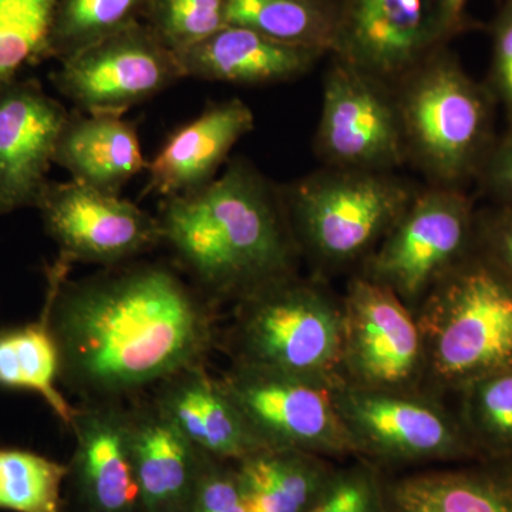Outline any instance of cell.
I'll return each mask as SVG.
<instances>
[{
    "instance_id": "44dd1931",
    "label": "cell",
    "mask_w": 512,
    "mask_h": 512,
    "mask_svg": "<svg viewBox=\"0 0 512 512\" xmlns=\"http://www.w3.org/2000/svg\"><path fill=\"white\" fill-rule=\"evenodd\" d=\"M55 164L76 183L120 195L131 178L147 170L148 161L133 121L74 109L57 140Z\"/></svg>"
},
{
    "instance_id": "ba28073f",
    "label": "cell",
    "mask_w": 512,
    "mask_h": 512,
    "mask_svg": "<svg viewBox=\"0 0 512 512\" xmlns=\"http://www.w3.org/2000/svg\"><path fill=\"white\" fill-rule=\"evenodd\" d=\"M477 210L467 190L421 183L355 274L386 286L416 312L437 282L476 249Z\"/></svg>"
},
{
    "instance_id": "d6986e66",
    "label": "cell",
    "mask_w": 512,
    "mask_h": 512,
    "mask_svg": "<svg viewBox=\"0 0 512 512\" xmlns=\"http://www.w3.org/2000/svg\"><path fill=\"white\" fill-rule=\"evenodd\" d=\"M325 56L320 50L286 45L251 29L224 26L178 57L185 79L258 87L295 82Z\"/></svg>"
},
{
    "instance_id": "4316f807",
    "label": "cell",
    "mask_w": 512,
    "mask_h": 512,
    "mask_svg": "<svg viewBox=\"0 0 512 512\" xmlns=\"http://www.w3.org/2000/svg\"><path fill=\"white\" fill-rule=\"evenodd\" d=\"M148 0H59L49 59L64 62L119 30L143 22Z\"/></svg>"
},
{
    "instance_id": "836d02e7",
    "label": "cell",
    "mask_w": 512,
    "mask_h": 512,
    "mask_svg": "<svg viewBox=\"0 0 512 512\" xmlns=\"http://www.w3.org/2000/svg\"><path fill=\"white\" fill-rule=\"evenodd\" d=\"M485 86L504 110L508 126H512V0L505 2L495 20L493 59Z\"/></svg>"
},
{
    "instance_id": "4dcf8cb0",
    "label": "cell",
    "mask_w": 512,
    "mask_h": 512,
    "mask_svg": "<svg viewBox=\"0 0 512 512\" xmlns=\"http://www.w3.org/2000/svg\"><path fill=\"white\" fill-rule=\"evenodd\" d=\"M306 512H384V471L353 457L335 467Z\"/></svg>"
},
{
    "instance_id": "5bb4252c",
    "label": "cell",
    "mask_w": 512,
    "mask_h": 512,
    "mask_svg": "<svg viewBox=\"0 0 512 512\" xmlns=\"http://www.w3.org/2000/svg\"><path fill=\"white\" fill-rule=\"evenodd\" d=\"M446 43L439 0H339L329 56L393 87Z\"/></svg>"
},
{
    "instance_id": "ffe728a7",
    "label": "cell",
    "mask_w": 512,
    "mask_h": 512,
    "mask_svg": "<svg viewBox=\"0 0 512 512\" xmlns=\"http://www.w3.org/2000/svg\"><path fill=\"white\" fill-rule=\"evenodd\" d=\"M130 446L143 512H188L204 460L151 397L128 403Z\"/></svg>"
},
{
    "instance_id": "d4e9b609",
    "label": "cell",
    "mask_w": 512,
    "mask_h": 512,
    "mask_svg": "<svg viewBox=\"0 0 512 512\" xmlns=\"http://www.w3.org/2000/svg\"><path fill=\"white\" fill-rule=\"evenodd\" d=\"M222 6L227 26L328 56L335 47L339 0H222Z\"/></svg>"
},
{
    "instance_id": "6da1fadb",
    "label": "cell",
    "mask_w": 512,
    "mask_h": 512,
    "mask_svg": "<svg viewBox=\"0 0 512 512\" xmlns=\"http://www.w3.org/2000/svg\"><path fill=\"white\" fill-rule=\"evenodd\" d=\"M47 266V313L60 384L82 402H127L192 366L220 342L218 308L174 265L128 262L70 281Z\"/></svg>"
},
{
    "instance_id": "7402d4cb",
    "label": "cell",
    "mask_w": 512,
    "mask_h": 512,
    "mask_svg": "<svg viewBox=\"0 0 512 512\" xmlns=\"http://www.w3.org/2000/svg\"><path fill=\"white\" fill-rule=\"evenodd\" d=\"M384 512H512V460L400 477L384 473Z\"/></svg>"
},
{
    "instance_id": "f546056e",
    "label": "cell",
    "mask_w": 512,
    "mask_h": 512,
    "mask_svg": "<svg viewBox=\"0 0 512 512\" xmlns=\"http://www.w3.org/2000/svg\"><path fill=\"white\" fill-rule=\"evenodd\" d=\"M143 22L177 56L227 26L222 0H148Z\"/></svg>"
},
{
    "instance_id": "83f0119b",
    "label": "cell",
    "mask_w": 512,
    "mask_h": 512,
    "mask_svg": "<svg viewBox=\"0 0 512 512\" xmlns=\"http://www.w3.org/2000/svg\"><path fill=\"white\" fill-rule=\"evenodd\" d=\"M66 464L18 447H0V510L62 512Z\"/></svg>"
},
{
    "instance_id": "484cf974",
    "label": "cell",
    "mask_w": 512,
    "mask_h": 512,
    "mask_svg": "<svg viewBox=\"0 0 512 512\" xmlns=\"http://www.w3.org/2000/svg\"><path fill=\"white\" fill-rule=\"evenodd\" d=\"M453 397L480 461L512 460V367L468 383Z\"/></svg>"
},
{
    "instance_id": "30bf717a",
    "label": "cell",
    "mask_w": 512,
    "mask_h": 512,
    "mask_svg": "<svg viewBox=\"0 0 512 512\" xmlns=\"http://www.w3.org/2000/svg\"><path fill=\"white\" fill-rule=\"evenodd\" d=\"M221 380L265 448L329 460L355 457L336 409V384L239 363H232Z\"/></svg>"
},
{
    "instance_id": "9c48e42d",
    "label": "cell",
    "mask_w": 512,
    "mask_h": 512,
    "mask_svg": "<svg viewBox=\"0 0 512 512\" xmlns=\"http://www.w3.org/2000/svg\"><path fill=\"white\" fill-rule=\"evenodd\" d=\"M340 380L389 392H424L426 350L416 315L393 291L360 274L342 293Z\"/></svg>"
},
{
    "instance_id": "d590c367",
    "label": "cell",
    "mask_w": 512,
    "mask_h": 512,
    "mask_svg": "<svg viewBox=\"0 0 512 512\" xmlns=\"http://www.w3.org/2000/svg\"><path fill=\"white\" fill-rule=\"evenodd\" d=\"M468 2L470 0H439L441 29L447 40L466 26Z\"/></svg>"
},
{
    "instance_id": "7c38bea8",
    "label": "cell",
    "mask_w": 512,
    "mask_h": 512,
    "mask_svg": "<svg viewBox=\"0 0 512 512\" xmlns=\"http://www.w3.org/2000/svg\"><path fill=\"white\" fill-rule=\"evenodd\" d=\"M185 79L180 57L146 23L107 36L50 74L57 92L74 109L89 114L124 116Z\"/></svg>"
},
{
    "instance_id": "52a82bcc",
    "label": "cell",
    "mask_w": 512,
    "mask_h": 512,
    "mask_svg": "<svg viewBox=\"0 0 512 512\" xmlns=\"http://www.w3.org/2000/svg\"><path fill=\"white\" fill-rule=\"evenodd\" d=\"M336 409L357 458L380 470L477 460L476 448L446 399L426 392L333 387Z\"/></svg>"
},
{
    "instance_id": "8fae6325",
    "label": "cell",
    "mask_w": 512,
    "mask_h": 512,
    "mask_svg": "<svg viewBox=\"0 0 512 512\" xmlns=\"http://www.w3.org/2000/svg\"><path fill=\"white\" fill-rule=\"evenodd\" d=\"M329 57L313 137L320 165L396 173L407 160L393 87Z\"/></svg>"
},
{
    "instance_id": "3957f363",
    "label": "cell",
    "mask_w": 512,
    "mask_h": 512,
    "mask_svg": "<svg viewBox=\"0 0 512 512\" xmlns=\"http://www.w3.org/2000/svg\"><path fill=\"white\" fill-rule=\"evenodd\" d=\"M407 165L424 184L467 190L493 151L495 103L446 47L393 86Z\"/></svg>"
},
{
    "instance_id": "e575fe53",
    "label": "cell",
    "mask_w": 512,
    "mask_h": 512,
    "mask_svg": "<svg viewBox=\"0 0 512 512\" xmlns=\"http://www.w3.org/2000/svg\"><path fill=\"white\" fill-rule=\"evenodd\" d=\"M476 183L491 204L512 207V126L495 141Z\"/></svg>"
},
{
    "instance_id": "8992f818",
    "label": "cell",
    "mask_w": 512,
    "mask_h": 512,
    "mask_svg": "<svg viewBox=\"0 0 512 512\" xmlns=\"http://www.w3.org/2000/svg\"><path fill=\"white\" fill-rule=\"evenodd\" d=\"M222 342L232 363L338 384L342 296L318 275L296 274L235 303Z\"/></svg>"
},
{
    "instance_id": "603a6c76",
    "label": "cell",
    "mask_w": 512,
    "mask_h": 512,
    "mask_svg": "<svg viewBox=\"0 0 512 512\" xmlns=\"http://www.w3.org/2000/svg\"><path fill=\"white\" fill-rule=\"evenodd\" d=\"M335 467L305 451L262 448L235 463L245 512H306Z\"/></svg>"
},
{
    "instance_id": "f1b7e54d",
    "label": "cell",
    "mask_w": 512,
    "mask_h": 512,
    "mask_svg": "<svg viewBox=\"0 0 512 512\" xmlns=\"http://www.w3.org/2000/svg\"><path fill=\"white\" fill-rule=\"evenodd\" d=\"M59 0H0V83L49 59Z\"/></svg>"
},
{
    "instance_id": "5b68a950",
    "label": "cell",
    "mask_w": 512,
    "mask_h": 512,
    "mask_svg": "<svg viewBox=\"0 0 512 512\" xmlns=\"http://www.w3.org/2000/svg\"><path fill=\"white\" fill-rule=\"evenodd\" d=\"M396 173L318 170L281 184L289 222L312 274H355L419 191Z\"/></svg>"
},
{
    "instance_id": "7a4b0ae2",
    "label": "cell",
    "mask_w": 512,
    "mask_h": 512,
    "mask_svg": "<svg viewBox=\"0 0 512 512\" xmlns=\"http://www.w3.org/2000/svg\"><path fill=\"white\" fill-rule=\"evenodd\" d=\"M157 220L175 268L218 309L301 269L281 184L249 158H232L201 190L161 200Z\"/></svg>"
},
{
    "instance_id": "2e32d148",
    "label": "cell",
    "mask_w": 512,
    "mask_h": 512,
    "mask_svg": "<svg viewBox=\"0 0 512 512\" xmlns=\"http://www.w3.org/2000/svg\"><path fill=\"white\" fill-rule=\"evenodd\" d=\"M67 117L37 80L0 83V215L37 207Z\"/></svg>"
},
{
    "instance_id": "e0dca14e",
    "label": "cell",
    "mask_w": 512,
    "mask_h": 512,
    "mask_svg": "<svg viewBox=\"0 0 512 512\" xmlns=\"http://www.w3.org/2000/svg\"><path fill=\"white\" fill-rule=\"evenodd\" d=\"M255 127L254 111L238 97L208 104L200 116L174 130L148 161L146 192L178 197L212 183Z\"/></svg>"
},
{
    "instance_id": "9a60e30c",
    "label": "cell",
    "mask_w": 512,
    "mask_h": 512,
    "mask_svg": "<svg viewBox=\"0 0 512 512\" xmlns=\"http://www.w3.org/2000/svg\"><path fill=\"white\" fill-rule=\"evenodd\" d=\"M74 450L64 477L62 512H143L130 446L126 402L74 407Z\"/></svg>"
},
{
    "instance_id": "1f68e13d",
    "label": "cell",
    "mask_w": 512,
    "mask_h": 512,
    "mask_svg": "<svg viewBox=\"0 0 512 512\" xmlns=\"http://www.w3.org/2000/svg\"><path fill=\"white\" fill-rule=\"evenodd\" d=\"M188 512H245L235 463L205 454Z\"/></svg>"
},
{
    "instance_id": "277c9868",
    "label": "cell",
    "mask_w": 512,
    "mask_h": 512,
    "mask_svg": "<svg viewBox=\"0 0 512 512\" xmlns=\"http://www.w3.org/2000/svg\"><path fill=\"white\" fill-rule=\"evenodd\" d=\"M426 350L424 392L446 399L512 367V282L477 248L414 312Z\"/></svg>"
},
{
    "instance_id": "d6a6232c",
    "label": "cell",
    "mask_w": 512,
    "mask_h": 512,
    "mask_svg": "<svg viewBox=\"0 0 512 512\" xmlns=\"http://www.w3.org/2000/svg\"><path fill=\"white\" fill-rule=\"evenodd\" d=\"M476 248L512 282V207L477 210Z\"/></svg>"
},
{
    "instance_id": "ac0fdd59",
    "label": "cell",
    "mask_w": 512,
    "mask_h": 512,
    "mask_svg": "<svg viewBox=\"0 0 512 512\" xmlns=\"http://www.w3.org/2000/svg\"><path fill=\"white\" fill-rule=\"evenodd\" d=\"M154 404L165 419L207 456L238 463L265 448L249 429L221 377L192 366L158 384Z\"/></svg>"
},
{
    "instance_id": "cb8c5ba5",
    "label": "cell",
    "mask_w": 512,
    "mask_h": 512,
    "mask_svg": "<svg viewBox=\"0 0 512 512\" xmlns=\"http://www.w3.org/2000/svg\"><path fill=\"white\" fill-rule=\"evenodd\" d=\"M60 386L59 348L43 309L33 322L0 329V387L37 394L70 430L74 406Z\"/></svg>"
},
{
    "instance_id": "4fadbf2b",
    "label": "cell",
    "mask_w": 512,
    "mask_h": 512,
    "mask_svg": "<svg viewBox=\"0 0 512 512\" xmlns=\"http://www.w3.org/2000/svg\"><path fill=\"white\" fill-rule=\"evenodd\" d=\"M36 210L46 234L59 247V258L72 265L114 268L163 245L157 215L120 195L104 194L73 180L50 181Z\"/></svg>"
}]
</instances>
